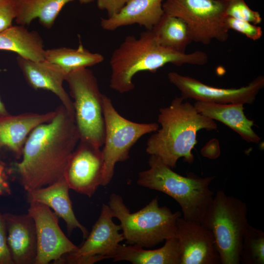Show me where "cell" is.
<instances>
[{"instance_id": "16", "label": "cell", "mask_w": 264, "mask_h": 264, "mask_svg": "<svg viewBox=\"0 0 264 264\" xmlns=\"http://www.w3.org/2000/svg\"><path fill=\"white\" fill-rule=\"evenodd\" d=\"M55 114L54 110L43 113L24 112L0 116V155L6 153L19 160L30 132L38 125L51 120Z\"/></svg>"}, {"instance_id": "3", "label": "cell", "mask_w": 264, "mask_h": 264, "mask_svg": "<svg viewBox=\"0 0 264 264\" xmlns=\"http://www.w3.org/2000/svg\"><path fill=\"white\" fill-rule=\"evenodd\" d=\"M183 100L181 97H175L169 106L160 109L158 122L161 128L146 144L148 154L157 156L172 169L181 157L189 164L193 162L192 151L197 143L198 131L217 128L214 120L198 113L194 105Z\"/></svg>"}, {"instance_id": "6", "label": "cell", "mask_w": 264, "mask_h": 264, "mask_svg": "<svg viewBox=\"0 0 264 264\" xmlns=\"http://www.w3.org/2000/svg\"><path fill=\"white\" fill-rule=\"evenodd\" d=\"M202 224L213 235L220 264H240L242 242L249 224L246 203L218 190Z\"/></svg>"}, {"instance_id": "33", "label": "cell", "mask_w": 264, "mask_h": 264, "mask_svg": "<svg viewBox=\"0 0 264 264\" xmlns=\"http://www.w3.org/2000/svg\"><path fill=\"white\" fill-rule=\"evenodd\" d=\"M1 70L0 69V72ZM10 114L7 111L4 104L0 98V116L6 115Z\"/></svg>"}, {"instance_id": "34", "label": "cell", "mask_w": 264, "mask_h": 264, "mask_svg": "<svg viewBox=\"0 0 264 264\" xmlns=\"http://www.w3.org/2000/svg\"><path fill=\"white\" fill-rule=\"evenodd\" d=\"M95 0H79V2L82 4H87L92 2Z\"/></svg>"}, {"instance_id": "21", "label": "cell", "mask_w": 264, "mask_h": 264, "mask_svg": "<svg viewBox=\"0 0 264 264\" xmlns=\"http://www.w3.org/2000/svg\"><path fill=\"white\" fill-rule=\"evenodd\" d=\"M113 262L128 261L133 264H180L181 253L176 238L165 240L158 249L146 250L136 245L119 244Z\"/></svg>"}, {"instance_id": "28", "label": "cell", "mask_w": 264, "mask_h": 264, "mask_svg": "<svg viewBox=\"0 0 264 264\" xmlns=\"http://www.w3.org/2000/svg\"><path fill=\"white\" fill-rule=\"evenodd\" d=\"M225 24L229 30H235L253 41L260 39L263 35L262 29L260 26L248 22L226 17Z\"/></svg>"}, {"instance_id": "20", "label": "cell", "mask_w": 264, "mask_h": 264, "mask_svg": "<svg viewBox=\"0 0 264 264\" xmlns=\"http://www.w3.org/2000/svg\"><path fill=\"white\" fill-rule=\"evenodd\" d=\"M194 106L198 113L222 123L245 141L259 143L261 138L252 129L254 122L245 116L243 104L196 101Z\"/></svg>"}, {"instance_id": "29", "label": "cell", "mask_w": 264, "mask_h": 264, "mask_svg": "<svg viewBox=\"0 0 264 264\" xmlns=\"http://www.w3.org/2000/svg\"><path fill=\"white\" fill-rule=\"evenodd\" d=\"M17 12V0H0V32L13 26Z\"/></svg>"}, {"instance_id": "8", "label": "cell", "mask_w": 264, "mask_h": 264, "mask_svg": "<svg viewBox=\"0 0 264 264\" xmlns=\"http://www.w3.org/2000/svg\"><path fill=\"white\" fill-rule=\"evenodd\" d=\"M103 108L105 132L101 150L104 162L101 186H106L113 176L116 164L127 160L136 142L143 135L156 131L159 125L155 122L137 123L124 118L105 94H103Z\"/></svg>"}, {"instance_id": "10", "label": "cell", "mask_w": 264, "mask_h": 264, "mask_svg": "<svg viewBox=\"0 0 264 264\" xmlns=\"http://www.w3.org/2000/svg\"><path fill=\"white\" fill-rule=\"evenodd\" d=\"M108 204L102 206L99 218L85 241L72 252L64 255L59 264H93L101 260L112 259L124 237L120 224L112 220Z\"/></svg>"}, {"instance_id": "31", "label": "cell", "mask_w": 264, "mask_h": 264, "mask_svg": "<svg viewBox=\"0 0 264 264\" xmlns=\"http://www.w3.org/2000/svg\"><path fill=\"white\" fill-rule=\"evenodd\" d=\"M11 176L10 167L6 165L0 156V197L11 195V189L9 183Z\"/></svg>"}, {"instance_id": "7", "label": "cell", "mask_w": 264, "mask_h": 264, "mask_svg": "<svg viewBox=\"0 0 264 264\" xmlns=\"http://www.w3.org/2000/svg\"><path fill=\"white\" fill-rule=\"evenodd\" d=\"M73 98L74 121L80 141L103 146L105 122L103 94L92 71L85 68L68 74L66 80Z\"/></svg>"}, {"instance_id": "11", "label": "cell", "mask_w": 264, "mask_h": 264, "mask_svg": "<svg viewBox=\"0 0 264 264\" xmlns=\"http://www.w3.org/2000/svg\"><path fill=\"white\" fill-rule=\"evenodd\" d=\"M170 82L180 92L184 100L193 99L217 104H252L264 87V77L259 76L240 88H219L202 83L194 78L176 72L167 75Z\"/></svg>"}, {"instance_id": "18", "label": "cell", "mask_w": 264, "mask_h": 264, "mask_svg": "<svg viewBox=\"0 0 264 264\" xmlns=\"http://www.w3.org/2000/svg\"><path fill=\"white\" fill-rule=\"evenodd\" d=\"M166 0H130L117 13L102 18L100 25L107 31L137 24L151 30L164 14L163 3Z\"/></svg>"}, {"instance_id": "22", "label": "cell", "mask_w": 264, "mask_h": 264, "mask_svg": "<svg viewBox=\"0 0 264 264\" xmlns=\"http://www.w3.org/2000/svg\"><path fill=\"white\" fill-rule=\"evenodd\" d=\"M0 50L12 51L34 61L44 60L45 49L42 38L36 31H29L23 25H13L0 32Z\"/></svg>"}, {"instance_id": "1", "label": "cell", "mask_w": 264, "mask_h": 264, "mask_svg": "<svg viewBox=\"0 0 264 264\" xmlns=\"http://www.w3.org/2000/svg\"><path fill=\"white\" fill-rule=\"evenodd\" d=\"M49 121L35 128L28 135L21 159L10 166L27 192L48 186L64 176L80 141L74 118L62 104Z\"/></svg>"}, {"instance_id": "27", "label": "cell", "mask_w": 264, "mask_h": 264, "mask_svg": "<svg viewBox=\"0 0 264 264\" xmlns=\"http://www.w3.org/2000/svg\"><path fill=\"white\" fill-rule=\"evenodd\" d=\"M226 17L249 22L255 25L262 21L260 13L251 9L244 0H226Z\"/></svg>"}, {"instance_id": "13", "label": "cell", "mask_w": 264, "mask_h": 264, "mask_svg": "<svg viewBox=\"0 0 264 264\" xmlns=\"http://www.w3.org/2000/svg\"><path fill=\"white\" fill-rule=\"evenodd\" d=\"M104 169L100 148L80 140L69 159L64 177L69 189L90 197L101 185Z\"/></svg>"}, {"instance_id": "17", "label": "cell", "mask_w": 264, "mask_h": 264, "mask_svg": "<svg viewBox=\"0 0 264 264\" xmlns=\"http://www.w3.org/2000/svg\"><path fill=\"white\" fill-rule=\"evenodd\" d=\"M7 241L14 264H35L37 239L34 221L28 214H2Z\"/></svg>"}, {"instance_id": "2", "label": "cell", "mask_w": 264, "mask_h": 264, "mask_svg": "<svg viewBox=\"0 0 264 264\" xmlns=\"http://www.w3.org/2000/svg\"><path fill=\"white\" fill-rule=\"evenodd\" d=\"M208 61L207 55L201 51L186 53L163 46L152 31L147 30L138 37L127 36L113 52L110 61V87L120 93L128 92L134 89L133 78L139 72H154L168 64L203 66Z\"/></svg>"}, {"instance_id": "26", "label": "cell", "mask_w": 264, "mask_h": 264, "mask_svg": "<svg viewBox=\"0 0 264 264\" xmlns=\"http://www.w3.org/2000/svg\"><path fill=\"white\" fill-rule=\"evenodd\" d=\"M240 263L264 264V232L249 224L242 246Z\"/></svg>"}, {"instance_id": "19", "label": "cell", "mask_w": 264, "mask_h": 264, "mask_svg": "<svg viewBox=\"0 0 264 264\" xmlns=\"http://www.w3.org/2000/svg\"><path fill=\"white\" fill-rule=\"evenodd\" d=\"M69 189L67 182L63 176L48 186L27 192V199L28 202L37 201L53 209L57 216L66 222L69 234L74 229L78 228L86 239L88 232L75 216L69 197Z\"/></svg>"}, {"instance_id": "32", "label": "cell", "mask_w": 264, "mask_h": 264, "mask_svg": "<svg viewBox=\"0 0 264 264\" xmlns=\"http://www.w3.org/2000/svg\"><path fill=\"white\" fill-rule=\"evenodd\" d=\"M130 0H97L98 7L105 10L108 17L117 13Z\"/></svg>"}, {"instance_id": "30", "label": "cell", "mask_w": 264, "mask_h": 264, "mask_svg": "<svg viewBox=\"0 0 264 264\" xmlns=\"http://www.w3.org/2000/svg\"><path fill=\"white\" fill-rule=\"evenodd\" d=\"M0 264H14L7 241L2 214L0 212Z\"/></svg>"}, {"instance_id": "25", "label": "cell", "mask_w": 264, "mask_h": 264, "mask_svg": "<svg viewBox=\"0 0 264 264\" xmlns=\"http://www.w3.org/2000/svg\"><path fill=\"white\" fill-rule=\"evenodd\" d=\"M151 30L160 44L176 51L185 52L187 46L193 42L186 23L165 13Z\"/></svg>"}, {"instance_id": "23", "label": "cell", "mask_w": 264, "mask_h": 264, "mask_svg": "<svg viewBox=\"0 0 264 264\" xmlns=\"http://www.w3.org/2000/svg\"><path fill=\"white\" fill-rule=\"evenodd\" d=\"M74 0H17L16 23L29 25L38 18L42 25L50 28L62 8Z\"/></svg>"}, {"instance_id": "4", "label": "cell", "mask_w": 264, "mask_h": 264, "mask_svg": "<svg viewBox=\"0 0 264 264\" xmlns=\"http://www.w3.org/2000/svg\"><path fill=\"white\" fill-rule=\"evenodd\" d=\"M148 163L149 168L139 173L137 184L172 197L180 205L184 219L202 224L214 196L209 186L215 177L181 176L154 155Z\"/></svg>"}, {"instance_id": "9", "label": "cell", "mask_w": 264, "mask_h": 264, "mask_svg": "<svg viewBox=\"0 0 264 264\" xmlns=\"http://www.w3.org/2000/svg\"><path fill=\"white\" fill-rule=\"evenodd\" d=\"M226 0H166L165 13L178 17L187 24L193 42L207 45L214 40H227Z\"/></svg>"}, {"instance_id": "12", "label": "cell", "mask_w": 264, "mask_h": 264, "mask_svg": "<svg viewBox=\"0 0 264 264\" xmlns=\"http://www.w3.org/2000/svg\"><path fill=\"white\" fill-rule=\"evenodd\" d=\"M28 213L33 219L37 239L35 264H59L65 255L76 251L72 243L61 229L59 217L51 209L41 203L29 202Z\"/></svg>"}, {"instance_id": "14", "label": "cell", "mask_w": 264, "mask_h": 264, "mask_svg": "<svg viewBox=\"0 0 264 264\" xmlns=\"http://www.w3.org/2000/svg\"><path fill=\"white\" fill-rule=\"evenodd\" d=\"M176 238L181 253L180 264H219L220 257L213 234L202 224L179 217Z\"/></svg>"}, {"instance_id": "15", "label": "cell", "mask_w": 264, "mask_h": 264, "mask_svg": "<svg viewBox=\"0 0 264 264\" xmlns=\"http://www.w3.org/2000/svg\"><path fill=\"white\" fill-rule=\"evenodd\" d=\"M17 62L31 88L53 93L68 112L74 117L72 101L63 86L67 75L60 67L45 60L34 61L20 56L17 57Z\"/></svg>"}, {"instance_id": "24", "label": "cell", "mask_w": 264, "mask_h": 264, "mask_svg": "<svg viewBox=\"0 0 264 264\" xmlns=\"http://www.w3.org/2000/svg\"><path fill=\"white\" fill-rule=\"evenodd\" d=\"M44 60L60 67L68 74L100 64L104 60L98 53H93L80 44L76 48L61 47L45 49Z\"/></svg>"}, {"instance_id": "5", "label": "cell", "mask_w": 264, "mask_h": 264, "mask_svg": "<svg viewBox=\"0 0 264 264\" xmlns=\"http://www.w3.org/2000/svg\"><path fill=\"white\" fill-rule=\"evenodd\" d=\"M108 205L112 217L120 221L124 239L128 244L150 248L176 237V222L181 213L160 206L157 197L134 213L130 212L122 197L115 193L110 197Z\"/></svg>"}]
</instances>
